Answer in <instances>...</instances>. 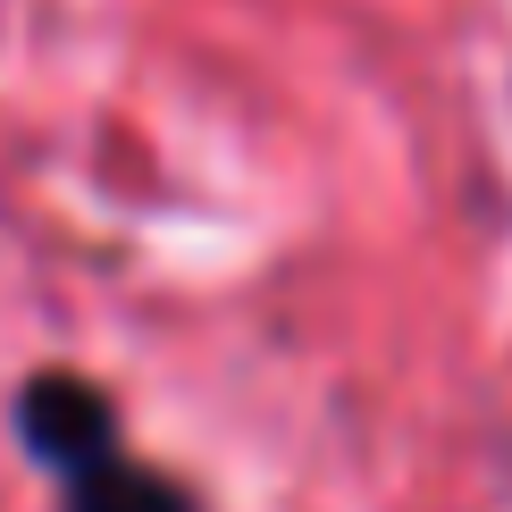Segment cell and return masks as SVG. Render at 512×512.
<instances>
[{"mask_svg": "<svg viewBox=\"0 0 512 512\" xmlns=\"http://www.w3.org/2000/svg\"><path fill=\"white\" fill-rule=\"evenodd\" d=\"M51 479H59V512H202L168 471L126 454V437H110L101 454H84V462H68Z\"/></svg>", "mask_w": 512, "mask_h": 512, "instance_id": "obj_1", "label": "cell"}]
</instances>
